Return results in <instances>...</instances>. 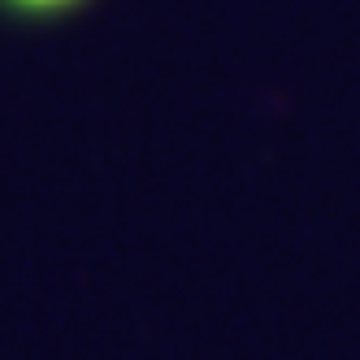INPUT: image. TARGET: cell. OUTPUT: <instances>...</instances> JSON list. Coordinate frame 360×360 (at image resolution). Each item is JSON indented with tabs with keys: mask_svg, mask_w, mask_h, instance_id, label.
<instances>
[{
	"mask_svg": "<svg viewBox=\"0 0 360 360\" xmlns=\"http://www.w3.org/2000/svg\"><path fill=\"white\" fill-rule=\"evenodd\" d=\"M0 5H9L18 13H61L70 5H79V0H0Z\"/></svg>",
	"mask_w": 360,
	"mask_h": 360,
	"instance_id": "1",
	"label": "cell"
}]
</instances>
